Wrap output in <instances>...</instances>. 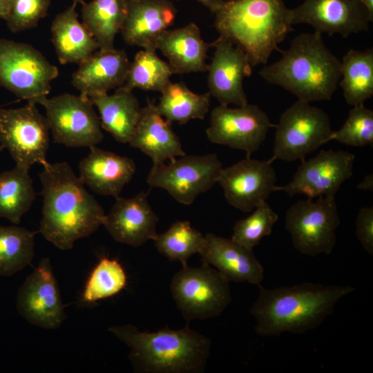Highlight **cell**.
<instances>
[{
  "instance_id": "obj_1",
  "label": "cell",
  "mask_w": 373,
  "mask_h": 373,
  "mask_svg": "<svg viewBox=\"0 0 373 373\" xmlns=\"http://www.w3.org/2000/svg\"><path fill=\"white\" fill-rule=\"evenodd\" d=\"M43 166L39 174L42 185V218L39 231L61 250L89 236L103 224L106 213L66 162Z\"/></svg>"
},
{
  "instance_id": "obj_2",
  "label": "cell",
  "mask_w": 373,
  "mask_h": 373,
  "mask_svg": "<svg viewBox=\"0 0 373 373\" xmlns=\"http://www.w3.org/2000/svg\"><path fill=\"white\" fill-rule=\"evenodd\" d=\"M352 286L304 283L274 289L260 288L250 309L256 332L262 336L304 333L321 325L337 303L355 291Z\"/></svg>"
},
{
  "instance_id": "obj_3",
  "label": "cell",
  "mask_w": 373,
  "mask_h": 373,
  "mask_svg": "<svg viewBox=\"0 0 373 373\" xmlns=\"http://www.w3.org/2000/svg\"><path fill=\"white\" fill-rule=\"evenodd\" d=\"M341 61L314 31L297 35L277 61L264 66L260 77L298 100L309 103L330 100L341 79Z\"/></svg>"
},
{
  "instance_id": "obj_4",
  "label": "cell",
  "mask_w": 373,
  "mask_h": 373,
  "mask_svg": "<svg viewBox=\"0 0 373 373\" xmlns=\"http://www.w3.org/2000/svg\"><path fill=\"white\" fill-rule=\"evenodd\" d=\"M108 331L130 347L129 360L137 372L198 373L204 371L210 355V339L188 325L146 332L124 325Z\"/></svg>"
},
{
  "instance_id": "obj_5",
  "label": "cell",
  "mask_w": 373,
  "mask_h": 373,
  "mask_svg": "<svg viewBox=\"0 0 373 373\" xmlns=\"http://www.w3.org/2000/svg\"><path fill=\"white\" fill-rule=\"evenodd\" d=\"M214 14L219 35L240 47L252 67L267 64L293 30L283 0L224 1Z\"/></svg>"
},
{
  "instance_id": "obj_6",
  "label": "cell",
  "mask_w": 373,
  "mask_h": 373,
  "mask_svg": "<svg viewBox=\"0 0 373 373\" xmlns=\"http://www.w3.org/2000/svg\"><path fill=\"white\" fill-rule=\"evenodd\" d=\"M58 75L57 66L31 45L0 39V87L28 103L41 104Z\"/></svg>"
},
{
  "instance_id": "obj_7",
  "label": "cell",
  "mask_w": 373,
  "mask_h": 373,
  "mask_svg": "<svg viewBox=\"0 0 373 373\" xmlns=\"http://www.w3.org/2000/svg\"><path fill=\"white\" fill-rule=\"evenodd\" d=\"M170 290L188 322L220 316L231 301L229 282L211 265L182 267L173 276Z\"/></svg>"
},
{
  "instance_id": "obj_8",
  "label": "cell",
  "mask_w": 373,
  "mask_h": 373,
  "mask_svg": "<svg viewBox=\"0 0 373 373\" xmlns=\"http://www.w3.org/2000/svg\"><path fill=\"white\" fill-rule=\"evenodd\" d=\"M334 131L328 115L310 103L297 100L280 115L275 133L273 155L268 160L294 162L329 142Z\"/></svg>"
},
{
  "instance_id": "obj_9",
  "label": "cell",
  "mask_w": 373,
  "mask_h": 373,
  "mask_svg": "<svg viewBox=\"0 0 373 373\" xmlns=\"http://www.w3.org/2000/svg\"><path fill=\"white\" fill-rule=\"evenodd\" d=\"M341 223L335 198L321 196L316 201L300 200L287 211L285 228L294 248L308 256L330 254L336 243Z\"/></svg>"
},
{
  "instance_id": "obj_10",
  "label": "cell",
  "mask_w": 373,
  "mask_h": 373,
  "mask_svg": "<svg viewBox=\"0 0 373 373\" xmlns=\"http://www.w3.org/2000/svg\"><path fill=\"white\" fill-rule=\"evenodd\" d=\"M222 169L215 153L185 154L168 164L152 165L146 180L151 187L162 189L179 203L190 205L218 182Z\"/></svg>"
},
{
  "instance_id": "obj_11",
  "label": "cell",
  "mask_w": 373,
  "mask_h": 373,
  "mask_svg": "<svg viewBox=\"0 0 373 373\" xmlns=\"http://www.w3.org/2000/svg\"><path fill=\"white\" fill-rule=\"evenodd\" d=\"M49 133L46 117L35 104L0 108V146L8 150L17 166L30 169L35 163L48 162Z\"/></svg>"
},
{
  "instance_id": "obj_12",
  "label": "cell",
  "mask_w": 373,
  "mask_h": 373,
  "mask_svg": "<svg viewBox=\"0 0 373 373\" xmlns=\"http://www.w3.org/2000/svg\"><path fill=\"white\" fill-rule=\"evenodd\" d=\"M54 142L66 147L96 146L104 135L99 116L88 97L64 93L41 104Z\"/></svg>"
},
{
  "instance_id": "obj_13",
  "label": "cell",
  "mask_w": 373,
  "mask_h": 373,
  "mask_svg": "<svg viewBox=\"0 0 373 373\" xmlns=\"http://www.w3.org/2000/svg\"><path fill=\"white\" fill-rule=\"evenodd\" d=\"M271 126L267 114L257 105L247 103L231 108L220 104L211 113L206 134L211 142L245 151L250 157L265 141Z\"/></svg>"
},
{
  "instance_id": "obj_14",
  "label": "cell",
  "mask_w": 373,
  "mask_h": 373,
  "mask_svg": "<svg viewBox=\"0 0 373 373\" xmlns=\"http://www.w3.org/2000/svg\"><path fill=\"white\" fill-rule=\"evenodd\" d=\"M355 155L346 151L321 150L316 156L303 160L291 180L284 186H275L290 197L305 195L313 199L321 196L335 198L343 183L351 178Z\"/></svg>"
},
{
  "instance_id": "obj_15",
  "label": "cell",
  "mask_w": 373,
  "mask_h": 373,
  "mask_svg": "<svg viewBox=\"0 0 373 373\" xmlns=\"http://www.w3.org/2000/svg\"><path fill=\"white\" fill-rule=\"evenodd\" d=\"M17 309L26 321L47 329L66 318L57 280L48 258H43L18 289Z\"/></svg>"
},
{
  "instance_id": "obj_16",
  "label": "cell",
  "mask_w": 373,
  "mask_h": 373,
  "mask_svg": "<svg viewBox=\"0 0 373 373\" xmlns=\"http://www.w3.org/2000/svg\"><path fill=\"white\" fill-rule=\"evenodd\" d=\"M289 15L292 26L308 24L321 34L343 37L367 31L373 20L361 0H304Z\"/></svg>"
},
{
  "instance_id": "obj_17",
  "label": "cell",
  "mask_w": 373,
  "mask_h": 373,
  "mask_svg": "<svg viewBox=\"0 0 373 373\" xmlns=\"http://www.w3.org/2000/svg\"><path fill=\"white\" fill-rule=\"evenodd\" d=\"M276 181V173L269 160L250 157L222 168L218 178L228 203L245 212L267 202Z\"/></svg>"
},
{
  "instance_id": "obj_18",
  "label": "cell",
  "mask_w": 373,
  "mask_h": 373,
  "mask_svg": "<svg viewBox=\"0 0 373 373\" xmlns=\"http://www.w3.org/2000/svg\"><path fill=\"white\" fill-rule=\"evenodd\" d=\"M211 46L214 48V52L207 70L211 96L222 105L243 106L247 104L243 81L251 75L252 66L247 54L220 35Z\"/></svg>"
},
{
  "instance_id": "obj_19",
  "label": "cell",
  "mask_w": 373,
  "mask_h": 373,
  "mask_svg": "<svg viewBox=\"0 0 373 373\" xmlns=\"http://www.w3.org/2000/svg\"><path fill=\"white\" fill-rule=\"evenodd\" d=\"M149 193L142 191L132 198H115L102 224L115 241L137 247L156 238L159 218L148 201Z\"/></svg>"
},
{
  "instance_id": "obj_20",
  "label": "cell",
  "mask_w": 373,
  "mask_h": 373,
  "mask_svg": "<svg viewBox=\"0 0 373 373\" xmlns=\"http://www.w3.org/2000/svg\"><path fill=\"white\" fill-rule=\"evenodd\" d=\"M200 253L202 263L212 265L229 282L249 283L260 285L264 269L249 249L231 238L207 233Z\"/></svg>"
},
{
  "instance_id": "obj_21",
  "label": "cell",
  "mask_w": 373,
  "mask_h": 373,
  "mask_svg": "<svg viewBox=\"0 0 373 373\" xmlns=\"http://www.w3.org/2000/svg\"><path fill=\"white\" fill-rule=\"evenodd\" d=\"M127 1V13L120 31L124 41L142 49L155 50V39L175 21V6L169 0Z\"/></svg>"
},
{
  "instance_id": "obj_22",
  "label": "cell",
  "mask_w": 373,
  "mask_h": 373,
  "mask_svg": "<svg viewBox=\"0 0 373 373\" xmlns=\"http://www.w3.org/2000/svg\"><path fill=\"white\" fill-rule=\"evenodd\" d=\"M136 171L134 160L93 146L79 164V178L95 193L117 198Z\"/></svg>"
},
{
  "instance_id": "obj_23",
  "label": "cell",
  "mask_w": 373,
  "mask_h": 373,
  "mask_svg": "<svg viewBox=\"0 0 373 373\" xmlns=\"http://www.w3.org/2000/svg\"><path fill=\"white\" fill-rule=\"evenodd\" d=\"M128 144L148 155L153 165L185 155L180 138L171 123L159 113L156 104L149 99L142 108L140 117Z\"/></svg>"
},
{
  "instance_id": "obj_24",
  "label": "cell",
  "mask_w": 373,
  "mask_h": 373,
  "mask_svg": "<svg viewBox=\"0 0 373 373\" xmlns=\"http://www.w3.org/2000/svg\"><path fill=\"white\" fill-rule=\"evenodd\" d=\"M130 61L122 49H98L79 64L72 75V85L80 95L89 97L122 86Z\"/></svg>"
},
{
  "instance_id": "obj_25",
  "label": "cell",
  "mask_w": 373,
  "mask_h": 373,
  "mask_svg": "<svg viewBox=\"0 0 373 373\" xmlns=\"http://www.w3.org/2000/svg\"><path fill=\"white\" fill-rule=\"evenodd\" d=\"M154 48L168 59L174 74L207 70V52L211 44L202 37L199 27L191 22L176 29H167L155 39Z\"/></svg>"
},
{
  "instance_id": "obj_26",
  "label": "cell",
  "mask_w": 373,
  "mask_h": 373,
  "mask_svg": "<svg viewBox=\"0 0 373 373\" xmlns=\"http://www.w3.org/2000/svg\"><path fill=\"white\" fill-rule=\"evenodd\" d=\"M88 98L98 110L102 128L118 142L128 143L142 111L133 91L120 86L112 95L99 93Z\"/></svg>"
},
{
  "instance_id": "obj_27",
  "label": "cell",
  "mask_w": 373,
  "mask_h": 373,
  "mask_svg": "<svg viewBox=\"0 0 373 373\" xmlns=\"http://www.w3.org/2000/svg\"><path fill=\"white\" fill-rule=\"evenodd\" d=\"M73 3L57 14L51 24L52 42L61 64H79L99 46L88 28L78 19Z\"/></svg>"
},
{
  "instance_id": "obj_28",
  "label": "cell",
  "mask_w": 373,
  "mask_h": 373,
  "mask_svg": "<svg viewBox=\"0 0 373 373\" xmlns=\"http://www.w3.org/2000/svg\"><path fill=\"white\" fill-rule=\"evenodd\" d=\"M127 0H92L82 7L83 24L93 35L99 49L114 48L127 13Z\"/></svg>"
},
{
  "instance_id": "obj_29",
  "label": "cell",
  "mask_w": 373,
  "mask_h": 373,
  "mask_svg": "<svg viewBox=\"0 0 373 373\" xmlns=\"http://www.w3.org/2000/svg\"><path fill=\"white\" fill-rule=\"evenodd\" d=\"M340 86L346 102L364 104L373 95V49H350L341 61Z\"/></svg>"
},
{
  "instance_id": "obj_30",
  "label": "cell",
  "mask_w": 373,
  "mask_h": 373,
  "mask_svg": "<svg viewBox=\"0 0 373 373\" xmlns=\"http://www.w3.org/2000/svg\"><path fill=\"white\" fill-rule=\"evenodd\" d=\"M156 107L166 120L184 124L191 119H203L210 107L209 92L197 94L183 82H170L162 90Z\"/></svg>"
},
{
  "instance_id": "obj_31",
  "label": "cell",
  "mask_w": 373,
  "mask_h": 373,
  "mask_svg": "<svg viewBox=\"0 0 373 373\" xmlns=\"http://www.w3.org/2000/svg\"><path fill=\"white\" fill-rule=\"evenodd\" d=\"M35 195L28 169L15 165L0 173V218L19 224L30 210Z\"/></svg>"
},
{
  "instance_id": "obj_32",
  "label": "cell",
  "mask_w": 373,
  "mask_h": 373,
  "mask_svg": "<svg viewBox=\"0 0 373 373\" xmlns=\"http://www.w3.org/2000/svg\"><path fill=\"white\" fill-rule=\"evenodd\" d=\"M173 75L168 62L161 59L155 50L142 49L130 62L125 82L122 86L132 91L139 88L162 93L171 82Z\"/></svg>"
},
{
  "instance_id": "obj_33",
  "label": "cell",
  "mask_w": 373,
  "mask_h": 373,
  "mask_svg": "<svg viewBox=\"0 0 373 373\" xmlns=\"http://www.w3.org/2000/svg\"><path fill=\"white\" fill-rule=\"evenodd\" d=\"M35 233L17 224L0 225V276H11L31 263Z\"/></svg>"
},
{
  "instance_id": "obj_34",
  "label": "cell",
  "mask_w": 373,
  "mask_h": 373,
  "mask_svg": "<svg viewBox=\"0 0 373 373\" xmlns=\"http://www.w3.org/2000/svg\"><path fill=\"white\" fill-rule=\"evenodd\" d=\"M153 242L160 254L169 260L181 262L184 267L193 255L200 254L204 245L205 236L188 220H178L166 231L157 234Z\"/></svg>"
},
{
  "instance_id": "obj_35",
  "label": "cell",
  "mask_w": 373,
  "mask_h": 373,
  "mask_svg": "<svg viewBox=\"0 0 373 373\" xmlns=\"http://www.w3.org/2000/svg\"><path fill=\"white\" fill-rule=\"evenodd\" d=\"M126 282L122 265L115 259L102 258L87 280L82 300L90 303L115 296L126 287Z\"/></svg>"
},
{
  "instance_id": "obj_36",
  "label": "cell",
  "mask_w": 373,
  "mask_h": 373,
  "mask_svg": "<svg viewBox=\"0 0 373 373\" xmlns=\"http://www.w3.org/2000/svg\"><path fill=\"white\" fill-rule=\"evenodd\" d=\"M247 218L238 220L233 227L231 239L238 244L253 250L260 240L269 236L278 214L267 203L263 202Z\"/></svg>"
},
{
  "instance_id": "obj_37",
  "label": "cell",
  "mask_w": 373,
  "mask_h": 373,
  "mask_svg": "<svg viewBox=\"0 0 373 373\" xmlns=\"http://www.w3.org/2000/svg\"><path fill=\"white\" fill-rule=\"evenodd\" d=\"M332 140L351 146H372V110L365 107L364 104L353 106L342 127L332 132L329 142Z\"/></svg>"
},
{
  "instance_id": "obj_38",
  "label": "cell",
  "mask_w": 373,
  "mask_h": 373,
  "mask_svg": "<svg viewBox=\"0 0 373 373\" xmlns=\"http://www.w3.org/2000/svg\"><path fill=\"white\" fill-rule=\"evenodd\" d=\"M50 0H10L6 21L12 32H18L37 26L46 15Z\"/></svg>"
},
{
  "instance_id": "obj_39",
  "label": "cell",
  "mask_w": 373,
  "mask_h": 373,
  "mask_svg": "<svg viewBox=\"0 0 373 373\" xmlns=\"http://www.w3.org/2000/svg\"><path fill=\"white\" fill-rule=\"evenodd\" d=\"M356 235L363 249L373 254V207H363L357 215Z\"/></svg>"
},
{
  "instance_id": "obj_40",
  "label": "cell",
  "mask_w": 373,
  "mask_h": 373,
  "mask_svg": "<svg viewBox=\"0 0 373 373\" xmlns=\"http://www.w3.org/2000/svg\"><path fill=\"white\" fill-rule=\"evenodd\" d=\"M357 189L372 191L373 190V175L372 173L365 175L363 180L358 184Z\"/></svg>"
},
{
  "instance_id": "obj_41",
  "label": "cell",
  "mask_w": 373,
  "mask_h": 373,
  "mask_svg": "<svg viewBox=\"0 0 373 373\" xmlns=\"http://www.w3.org/2000/svg\"><path fill=\"white\" fill-rule=\"evenodd\" d=\"M213 13L221 6L223 0H196Z\"/></svg>"
},
{
  "instance_id": "obj_42",
  "label": "cell",
  "mask_w": 373,
  "mask_h": 373,
  "mask_svg": "<svg viewBox=\"0 0 373 373\" xmlns=\"http://www.w3.org/2000/svg\"><path fill=\"white\" fill-rule=\"evenodd\" d=\"M10 0H0V18L6 20L9 14Z\"/></svg>"
},
{
  "instance_id": "obj_43",
  "label": "cell",
  "mask_w": 373,
  "mask_h": 373,
  "mask_svg": "<svg viewBox=\"0 0 373 373\" xmlns=\"http://www.w3.org/2000/svg\"><path fill=\"white\" fill-rule=\"evenodd\" d=\"M361 1L367 8L370 14L373 16V0H361Z\"/></svg>"
},
{
  "instance_id": "obj_44",
  "label": "cell",
  "mask_w": 373,
  "mask_h": 373,
  "mask_svg": "<svg viewBox=\"0 0 373 373\" xmlns=\"http://www.w3.org/2000/svg\"><path fill=\"white\" fill-rule=\"evenodd\" d=\"M73 3H80V4H84L85 3L84 0H73Z\"/></svg>"
},
{
  "instance_id": "obj_45",
  "label": "cell",
  "mask_w": 373,
  "mask_h": 373,
  "mask_svg": "<svg viewBox=\"0 0 373 373\" xmlns=\"http://www.w3.org/2000/svg\"><path fill=\"white\" fill-rule=\"evenodd\" d=\"M1 149H2V148L0 146V152H1Z\"/></svg>"
}]
</instances>
